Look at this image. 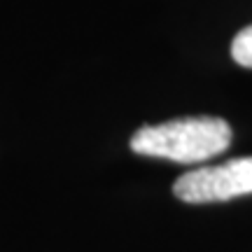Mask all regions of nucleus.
I'll return each instance as SVG.
<instances>
[{"instance_id": "obj_1", "label": "nucleus", "mask_w": 252, "mask_h": 252, "mask_svg": "<svg viewBox=\"0 0 252 252\" xmlns=\"http://www.w3.org/2000/svg\"><path fill=\"white\" fill-rule=\"evenodd\" d=\"M231 138V126L222 117H182L143 126L131 138V150L175 163H201L224 152Z\"/></svg>"}, {"instance_id": "obj_2", "label": "nucleus", "mask_w": 252, "mask_h": 252, "mask_svg": "<svg viewBox=\"0 0 252 252\" xmlns=\"http://www.w3.org/2000/svg\"><path fill=\"white\" fill-rule=\"evenodd\" d=\"M173 194L185 203H220L252 194V157L185 173L175 180Z\"/></svg>"}, {"instance_id": "obj_3", "label": "nucleus", "mask_w": 252, "mask_h": 252, "mask_svg": "<svg viewBox=\"0 0 252 252\" xmlns=\"http://www.w3.org/2000/svg\"><path fill=\"white\" fill-rule=\"evenodd\" d=\"M231 56L238 65L252 68V26L243 28L231 42Z\"/></svg>"}]
</instances>
